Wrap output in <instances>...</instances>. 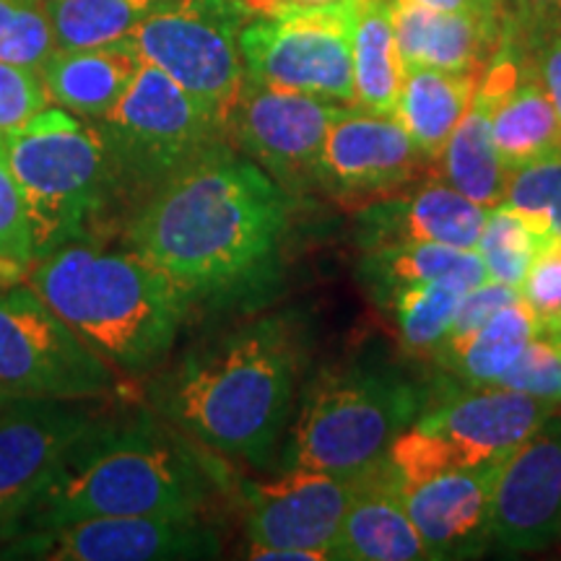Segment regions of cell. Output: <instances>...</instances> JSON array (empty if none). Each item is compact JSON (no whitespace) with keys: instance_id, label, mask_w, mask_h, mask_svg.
Wrapping results in <instances>:
<instances>
[{"instance_id":"1","label":"cell","mask_w":561,"mask_h":561,"mask_svg":"<svg viewBox=\"0 0 561 561\" xmlns=\"http://www.w3.org/2000/svg\"><path fill=\"white\" fill-rule=\"evenodd\" d=\"M291 210L294 195L227 140L146 195L123 237L193 307H231L273 284Z\"/></svg>"},{"instance_id":"2","label":"cell","mask_w":561,"mask_h":561,"mask_svg":"<svg viewBox=\"0 0 561 561\" xmlns=\"http://www.w3.org/2000/svg\"><path fill=\"white\" fill-rule=\"evenodd\" d=\"M305 359L301 322L263 314L187 348L153 377L149 401L182 437L263 468L291 424Z\"/></svg>"},{"instance_id":"3","label":"cell","mask_w":561,"mask_h":561,"mask_svg":"<svg viewBox=\"0 0 561 561\" xmlns=\"http://www.w3.org/2000/svg\"><path fill=\"white\" fill-rule=\"evenodd\" d=\"M210 489L206 462L151 413L94 416L9 538L87 517H201Z\"/></svg>"},{"instance_id":"4","label":"cell","mask_w":561,"mask_h":561,"mask_svg":"<svg viewBox=\"0 0 561 561\" xmlns=\"http://www.w3.org/2000/svg\"><path fill=\"white\" fill-rule=\"evenodd\" d=\"M30 284L102 359L130 377L164 364L193 310L180 286L128 244L68 242L32 265Z\"/></svg>"},{"instance_id":"5","label":"cell","mask_w":561,"mask_h":561,"mask_svg":"<svg viewBox=\"0 0 561 561\" xmlns=\"http://www.w3.org/2000/svg\"><path fill=\"white\" fill-rule=\"evenodd\" d=\"M432 392L385 362L328 367L301 390L278 450V471L310 468L364 476L380 468L392 442L409 430Z\"/></svg>"},{"instance_id":"6","label":"cell","mask_w":561,"mask_h":561,"mask_svg":"<svg viewBox=\"0 0 561 561\" xmlns=\"http://www.w3.org/2000/svg\"><path fill=\"white\" fill-rule=\"evenodd\" d=\"M5 151L30 206L37 261L79 242L89 221L117 193L100 128L62 107H45L5 136Z\"/></svg>"},{"instance_id":"7","label":"cell","mask_w":561,"mask_h":561,"mask_svg":"<svg viewBox=\"0 0 561 561\" xmlns=\"http://www.w3.org/2000/svg\"><path fill=\"white\" fill-rule=\"evenodd\" d=\"M553 411L559 409L525 392L462 385L430 398L421 416L392 442L382 468L392 481L413 483L504 460Z\"/></svg>"},{"instance_id":"8","label":"cell","mask_w":561,"mask_h":561,"mask_svg":"<svg viewBox=\"0 0 561 561\" xmlns=\"http://www.w3.org/2000/svg\"><path fill=\"white\" fill-rule=\"evenodd\" d=\"M117 191L149 193L227 144V130L164 70L144 60L136 79L102 125Z\"/></svg>"},{"instance_id":"9","label":"cell","mask_w":561,"mask_h":561,"mask_svg":"<svg viewBox=\"0 0 561 561\" xmlns=\"http://www.w3.org/2000/svg\"><path fill=\"white\" fill-rule=\"evenodd\" d=\"M362 0L271 9L240 32L244 79L354 107V45Z\"/></svg>"},{"instance_id":"10","label":"cell","mask_w":561,"mask_h":561,"mask_svg":"<svg viewBox=\"0 0 561 561\" xmlns=\"http://www.w3.org/2000/svg\"><path fill=\"white\" fill-rule=\"evenodd\" d=\"M115 385L117 369L32 284L0 286V398L89 401Z\"/></svg>"},{"instance_id":"11","label":"cell","mask_w":561,"mask_h":561,"mask_svg":"<svg viewBox=\"0 0 561 561\" xmlns=\"http://www.w3.org/2000/svg\"><path fill=\"white\" fill-rule=\"evenodd\" d=\"M250 13L244 0H167L130 39L224 123L244 81L240 32Z\"/></svg>"},{"instance_id":"12","label":"cell","mask_w":561,"mask_h":561,"mask_svg":"<svg viewBox=\"0 0 561 561\" xmlns=\"http://www.w3.org/2000/svg\"><path fill=\"white\" fill-rule=\"evenodd\" d=\"M364 476L284 468L268 481L244 479L237 491L250 557L284 561L331 559L335 536Z\"/></svg>"},{"instance_id":"13","label":"cell","mask_w":561,"mask_h":561,"mask_svg":"<svg viewBox=\"0 0 561 561\" xmlns=\"http://www.w3.org/2000/svg\"><path fill=\"white\" fill-rule=\"evenodd\" d=\"M348 104L242 81L224 121L227 140L291 195L320 187L328 130Z\"/></svg>"},{"instance_id":"14","label":"cell","mask_w":561,"mask_h":561,"mask_svg":"<svg viewBox=\"0 0 561 561\" xmlns=\"http://www.w3.org/2000/svg\"><path fill=\"white\" fill-rule=\"evenodd\" d=\"M219 538L201 517L110 515L11 536L3 559L50 561H170L208 559Z\"/></svg>"},{"instance_id":"15","label":"cell","mask_w":561,"mask_h":561,"mask_svg":"<svg viewBox=\"0 0 561 561\" xmlns=\"http://www.w3.org/2000/svg\"><path fill=\"white\" fill-rule=\"evenodd\" d=\"M94 413L81 401L0 398V533L9 536L58 473Z\"/></svg>"},{"instance_id":"16","label":"cell","mask_w":561,"mask_h":561,"mask_svg":"<svg viewBox=\"0 0 561 561\" xmlns=\"http://www.w3.org/2000/svg\"><path fill=\"white\" fill-rule=\"evenodd\" d=\"M434 161L413 144L396 115L343 107L320 157V191L339 201L388 198L411 187Z\"/></svg>"},{"instance_id":"17","label":"cell","mask_w":561,"mask_h":561,"mask_svg":"<svg viewBox=\"0 0 561 561\" xmlns=\"http://www.w3.org/2000/svg\"><path fill=\"white\" fill-rule=\"evenodd\" d=\"M561 538V409L504 460L491 500V543L541 551Z\"/></svg>"},{"instance_id":"18","label":"cell","mask_w":561,"mask_h":561,"mask_svg":"<svg viewBox=\"0 0 561 561\" xmlns=\"http://www.w3.org/2000/svg\"><path fill=\"white\" fill-rule=\"evenodd\" d=\"M504 460L445 471L413 483L392 481L430 559H473L489 549L491 500Z\"/></svg>"},{"instance_id":"19","label":"cell","mask_w":561,"mask_h":561,"mask_svg":"<svg viewBox=\"0 0 561 561\" xmlns=\"http://www.w3.org/2000/svg\"><path fill=\"white\" fill-rule=\"evenodd\" d=\"M489 208L466 198L442 178L413 182L405 191L364 203L356 214V244H450L476 250Z\"/></svg>"},{"instance_id":"20","label":"cell","mask_w":561,"mask_h":561,"mask_svg":"<svg viewBox=\"0 0 561 561\" xmlns=\"http://www.w3.org/2000/svg\"><path fill=\"white\" fill-rule=\"evenodd\" d=\"M390 13L403 68L426 66L455 73H481L502 39L504 16L405 3H390Z\"/></svg>"},{"instance_id":"21","label":"cell","mask_w":561,"mask_h":561,"mask_svg":"<svg viewBox=\"0 0 561 561\" xmlns=\"http://www.w3.org/2000/svg\"><path fill=\"white\" fill-rule=\"evenodd\" d=\"M331 559L343 561H424L430 559L401 491L385 468L364 476L351 500Z\"/></svg>"},{"instance_id":"22","label":"cell","mask_w":561,"mask_h":561,"mask_svg":"<svg viewBox=\"0 0 561 561\" xmlns=\"http://www.w3.org/2000/svg\"><path fill=\"white\" fill-rule=\"evenodd\" d=\"M144 66L136 42L121 39L100 47L55 50L39 70L50 102L73 115L102 121Z\"/></svg>"},{"instance_id":"23","label":"cell","mask_w":561,"mask_h":561,"mask_svg":"<svg viewBox=\"0 0 561 561\" xmlns=\"http://www.w3.org/2000/svg\"><path fill=\"white\" fill-rule=\"evenodd\" d=\"M356 276L380 310H385L401 291L426 284V280L447 276H468L476 284L489 280L486 265L476 250L424 242L380 244V248L362 250Z\"/></svg>"},{"instance_id":"24","label":"cell","mask_w":561,"mask_h":561,"mask_svg":"<svg viewBox=\"0 0 561 561\" xmlns=\"http://www.w3.org/2000/svg\"><path fill=\"white\" fill-rule=\"evenodd\" d=\"M541 331V320L523 297L502 307L494 318L468 333L466 339L447 341L434 351V362L460 385L491 388L520 359L525 346Z\"/></svg>"},{"instance_id":"25","label":"cell","mask_w":561,"mask_h":561,"mask_svg":"<svg viewBox=\"0 0 561 561\" xmlns=\"http://www.w3.org/2000/svg\"><path fill=\"white\" fill-rule=\"evenodd\" d=\"M476 83L479 73H455L426 66L405 68L396 117L432 161L439 159L447 140L466 117Z\"/></svg>"},{"instance_id":"26","label":"cell","mask_w":561,"mask_h":561,"mask_svg":"<svg viewBox=\"0 0 561 561\" xmlns=\"http://www.w3.org/2000/svg\"><path fill=\"white\" fill-rule=\"evenodd\" d=\"M491 138L507 170L528 164L561 149V123L546 94L543 83L528 66L507 89L491 112Z\"/></svg>"},{"instance_id":"27","label":"cell","mask_w":561,"mask_h":561,"mask_svg":"<svg viewBox=\"0 0 561 561\" xmlns=\"http://www.w3.org/2000/svg\"><path fill=\"white\" fill-rule=\"evenodd\" d=\"M351 66H354V107L377 115H396L405 68L388 0L359 3Z\"/></svg>"},{"instance_id":"28","label":"cell","mask_w":561,"mask_h":561,"mask_svg":"<svg viewBox=\"0 0 561 561\" xmlns=\"http://www.w3.org/2000/svg\"><path fill=\"white\" fill-rule=\"evenodd\" d=\"M167 0H45L58 50L130 39Z\"/></svg>"},{"instance_id":"29","label":"cell","mask_w":561,"mask_h":561,"mask_svg":"<svg viewBox=\"0 0 561 561\" xmlns=\"http://www.w3.org/2000/svg\"><path fill=\"white\" fill-rule=\"evenodd\" d=\"M473 286L479 284L468 276L426 280V284L411 286L398 294L382 312H388L396 322L405 348L413 354H434L445 335L450 333L462 294Z\"/></svg>"},{"instance_id":"30","label":"cell","mask_w":561,"mask_h":561,"mask_svg":"<svg viewBox=\"0 0 561 561\" xmlns=\"http://www.w3.org/2000/svg\"><path fill=\"white\" fill-rule=\"evenodd\" d=\"M500 206L515 210L541 244L561 242V149L512 170Z\"/></svg>"},{"instance_id":"31","label":"cell","mask_w":561,"mask_h":561,"mask_svg":"<svg viewBox=\"0 0 561 561\" xmlns=\"http://www.w3.org/2000/svg\"><path fill=\"white\" fill-rule=\"evenodd\" d=\"M541 248V240L533 234L528 224L515 210L494 206L489 208L476 252H479L483 265H486L491 280H500V284L520 291L523 280L528 276L530 265Z\"/></svg>"},{"instance_id":"32","label":"cell","mask_w":561,"mask_h":561,"mask_svg":"<svg viewBox=\"0 0 561 561\" xmlns=\"http://www.w3.org/2000/svg\"><path fill=\"white\" fill-rule=\"evenodd\" d=\"M37 263L34 227L24 191L11 170L5 136H0V276L11 284Z\"/></svg>"},{"instance_id":"33","label":"cell","mask_w":561,"mask_h":561,"mask_svg":"<svg viewBox=\"0 0 561 561\" xmlns=\"http://www.w3.org/2000/svg\"><path fill=\"white\" fill-rule=\"evenodd\" d=\"M55 50L45 0H0V60L42 70Z\"/></svg>"},{"instance_id":"34","label":"cell","mask_w":561,"mask_h":561,"mask_svg":"<svg viewBox=\"0 0 561 561\" xmlns=\"http://www.w3.org/2000/svg\"><path fill=\"white\" fill-rule=\"evenodd\" d=\"M491 388H507L561 409V343L543 331L536 333L512 367Z\"/></svg>"},{"instance_id":"35","label":"cell","mask_w":561,"mask_h":561,"mask_svg":"<svg viewBox=\"0 0 561 561\" xmlns=\"http://www.w3.org/2000/svg\"><path fill=\"white\" fill-rule=\"evenodd\" d=\"M37 73L34 68L0 60V136H11L50 107V94Z\"/></svg>"},{"instance_id":"36","label":"cell","mask_w":561,"mask_h":561,"mask_svg":"<svg viewBox=\"0 0 561 561\" xmlns=\"http://www.w3.org/2000/svg\"><path fill=\"white\" fill-rule=\"evenodd\" d=\"M520 297L528 301L536 318L546 322L561 314V242H549L538 250L528 276L520 286Z\"/></svg>"},{"instance_id":"37","label":"cell","mask_w":561,"mask_h":561,"mask_svg":"<svg viewBox=\"0 0 561 561\" xmlns=\"http://www.w3.org/2000/svg\"><path fill=\"white\" fill-rule=\"evenodd\" d=\"M520 299V291L512 289V286H504L500 280H483V284L473 286L462 294L458 310H455L450 333L445 335V341H458L466 339L468 333H473L476 328H481L489 318H494L502 307H507L510 301ZM439 343V346H442Z\"/></svg>"},{"instance_id":"38","label":"cell","mask_w":561,"mask_h":561,"mask_svg":"<svg viewBox=\"0 0 561 561\" xmlns=\"http://www.w3.org/2000/svg\"><path fill=\"white\" fill-rule=\"evenodd\" d=\"M520 45L525 47V53H528L533 73H536L538 81L543 83L546 94H549L561 123V24L536 34V37L528 42H520Z\"/></svg>"},{"instance_id":"39","label":"cell","mask_w":561,"mask_h":561,"mask_svg":"<svg viewBox=\"0 0 561 561\" xmlns=\"http://www.w3.org/2000/svg\"><path fill=\"white\" fill-rule=\"evenodd\" d=\"M561 24V0H504V30L528 42Z\"/></svg>"},{"instance_id":"40","label":"cell","mask_w":561,"mask_h":561,"mask_svg":"<svg viewBox=\"0 0 561 561\" xmlns=\"http://www.w3.org/2000/svg\"><path fill=\"white\" fill-rule=\"evenodd\" d=\"M390 3L421 5L437 11H466L481 16H504V0H390Z\"/></svg>"},{"instance_id":"41","label":"cell","mask_w":561,"mask_h":561,"mask_svg":"<svg viewBox=\"0 0 561 561\" xmlns=\"http://www.w3.org/2000/svg\"><path fill=\"white\" fill-rule=\"evenodd\" d=\"M333 0H255L252 9L257 11H271V9H305V5H325Z\"/></svg>"},{"instance_id":"42","label":"cell","mask_w":561,"mask_h":561,"mask_svg":"<svg viewBox=\"0 0 561 561\" xmlns=\"http://www.w3.org/2000/svg\"><path fill=\"white\" fill-rule=\"evenodd\" d=\"M541 328H543V331H546V333H549V335H553V339H557V341L561 343V314H559V318H557V320L546 322V325H541Z\"/></svg>"},{"instance_id":"43","label":"cell","mask_w":561,"mask_h":561,"mask_svg":"<svg viewBox=\"0 0 561 561\" xmlns=\"http://www.w3.org/2000/svg\"><path fill=\"white\" fill-rule=\"evenodd\" d=\"M11 284V280H5L3 276H0V286H9Z\"/></svg>"}]
</instances>
